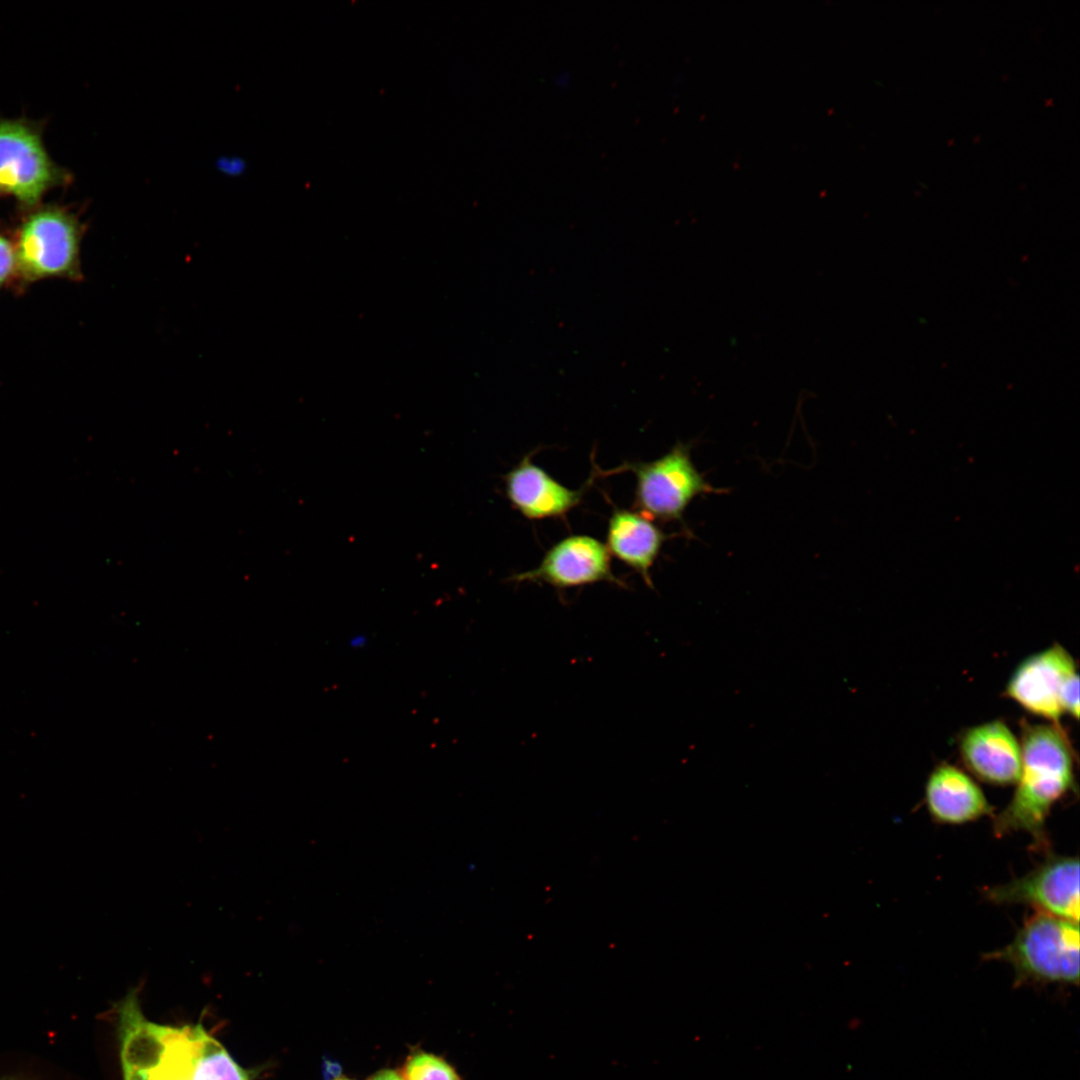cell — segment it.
<instances>
[{
	"instance_id": "cell-14",
	"label": "cell",
	"mask_w": 1080,
	"mask_h": 1080,
	"mask_svg": "<svg viewBox=\"0 0 1080 1080\" xmlns=\"http://www.w3.org/2000/svg\"><path fill=\"white\" fill-rule=\"evenodd\" d=\"M400 1071L405 1080H463L445 1058L420 1048L410 1050Z\"/></svg>"
},
{
	"instance_id": "cell-9",
	"label": "cell",
	"mask_w": 1080,
	"mask_h": 1080,
	"mask_svg": "<svg viewBox=\"0 0 1080 1080\" xmlns=\"http://www.w3.org/2000/svg\"><path fill=\"white\" fill-rule=\"evenodd\" d=\"M515 582L546 583L557 589L606 581L625 587L611 567L610 553L601 541L588 535H571L554 544L540 564L513 575Z\"/></svg>"
},
{
	"instance_id": "cell-3",
	"label": "cell",
	"mask_w": 1080,
	"mask_h": 1080,
	"mask_svg": "<svg viewBox=\"0 0 1080 1080\" xmlns=\"http://www.w3.org/2000/svg\"><path fill=\"white\" fill-rule=\"evenodd\" d=\"M1079 944L1078 923L1037 912L1008 945L985 957L1008 963L1016 985H1078Z\"/></svg>"
},
{
	"instance_id": "cell-8",
	"label": "cell",
	"mask_w": 1080,
	"mask_h": 1080,
	"mask_svg": "<svg viewBox=\"0 0 1080 1080\" xmlns=\"http://www.w3.org/2000/svg\"><path fill=\"white\" fill-rule=\"evenodd\" d=\"M61 178L35 130L20 121H0V192L34 205Z\"/></svg>"
},
{
	"instance_id": "cell-10",
	"label": "cell",
	"mask_w": 1080,
	"mask_h": 1080,
	"mask_svg": "<svg viewBox=\"0 0 1080 1080\" xmlns=\"http://www.w3.org/2000/svg\"><path fill=\"white\" fill-rule=\"evenodd\" d=\"M959 753L966 769L983 782L1008 786L1019 779L1020 741L1002 720L966 729L960 736Z\"/></svg>"
},
{
	"instance_id": "cell-16",
	"label": "cell",
	"mask_w": 1080,
	"mask_h": 1080,
	"mask_svg": "<svg viewBox=\"0 0 1080 1080\" xmlns=\"http://www.w3.org/2000/svg\"><path fill=\"white\" fill-rule=\"evenodd\" d=\"M367 1080H405L401 1071L392 1068H384L376 1071Z\"/></svg>"
},
{
	"instance_id": "cell-6",
	"label": "cell",
	"mask_w": 1080,
	"mask_h": 1080,
	"mask_svg": "<svg viewBox=\"0 0 1080 1080\" xmlns=\"http://www.w3.org/2000/svg\"><path fill=\"white\" fill-rule=\"evenodd\" d=\"M82 230L77 220L56 207L32 213L22 224L14 247L16 270L27 280L80 276Z\"/></svg>"
},
{
	"instance_id": "cell-2",
	"label": "cell",
	"mask_w": 1080,
	"mask_h": 1080,
	"mask_svg": "<svg viewBox=\"0 0 1080 1080\" xmlns=\"http://www.w3.org/2000/svg\"><path fill=\"white\" fill-rule=\"evenodd\" d=\"M1022 765L1015 792L994 817L997 837L1023 832L1035 846L1048 847L1046 821L1054 805L1076 787V754L1060 723L1021 722Z\"/></svg>"
},
{
	"instance_id": "cell-7",
	"label": "cell",
	"mask_w": 1080,
	"mask_h": 1080,
	"mask_svg": "<svg viewBox=\"0 0 1080 1080\" xmlns=\"http://www.w3.org/2000/svg\"><path fill=\"white\" fill-rule=\"evenodd\" d=\"M984 896L995 904L1030 905L1038 912L1078 923L1079 860L1049 856L1026 875L986 889Z\"/></svg>"
},
{
	"instance_id": "cell-12",
	"label": "cell",
	"mask_w": 1080,
	"mask_h": 1080,
	"mask_svg": "<svg viewBox=\"0 0 1080 1080\" xmlns=\"http://www.w3.org/2000/svg\"><path fill=\"white\" fill-rule=\"evenodd\" d=\"M924 800L929 815L940 824L962 825L992 814L980 786L962 769L939 763L929 774Z\"/></svg>"
},
{
	"instance_id": "cell-1",
	"label": "cell",
	"mask_w": 1080,
	"mask_h": 1080,
	"mask_svg": "<svg viewBox=\"0 0 1080 1080\" xmlns=\"http://www.w3.org/2000/svg\"><path fill=\"white\" fill-rule=\"evenodd\" d=\"M123 1080H250L202 1024L148 1020L133 988L117 1005Z\"/></svg>"
},
{
	"instance_id": "cell-17",
	"label": "cell",
	"mask_w": 1080,
	"mask_h": 1080,
	"mask_svg": "<svg viewBox=\"0 0 1080 1080\" xmlns=\"http://www.w3.org/2000/svg\"><path fill=\"white\" fill-rule=\"evenodd\" d=\"M332 1080H354V1079L348 1078L346 1076H337L336 1078H334Z\"/></svg>"
},
{
	"instance_id": "cell-11",
	"label": "cell",
	"mask_w": 1080,
	"mask_h": 1080,
	"mask_svg": "<svg viewBox=\"0 0 1080 1080\" xmlns=\"http://www.w3.org/2000/svg\"><path fill=\"white\" fill-rule=\"evenodd\" d=\"M505 494L514 509L530 520L565 516L584 489L572 490L551 477L526 455L504 476Z\"/></svg>"
},
{
	"instance_id": "cell-4",
	"label": "cell",
	"mask_w": 1080,
	"mask_h": 1080,
	"mask_svg": "<svg viewBox=\"0 0 1080 1080\" xmlns=\"http://www.w3.org/2000/svg\"><path fill=\"white\" fill-rule=\"evenodd\" d=\"M618 469L635 475L634 507L651 520L682 521L694 498L722 492L705 480L691 460L690 445L681 442L654 461L626 463Z\"/></svg>"
},
{
	"instance_id": "cell-5",
	"label": "cell",
	"mask_w": 1080,
	"mask_h": 1080,
	"mask_svg": "<svg viewBox=\"0 0 1080 1080\" xmlns=\"http://www.w3.org/2000/svg\"><path fill=\"white\" fill-rule=\"evenodd\" d=\"M1008 698L1027 712L1059 723L1063 714L1079 717V677L1071 654L1061 645L1025 658L1010 676Z\"/></svg>"
},
{
	"instance_id": "cell-13",
	"label": "cell",
	"mask_w": 1080,
	"mask_h": 1080,
	"mask_svg": "<svg viewBox=\"0 0 1080 1080\" xmlns=\"http://www.w3.org/2000/svg\"><path fill=\"white\" fill-rule=\"evenodd\" d=\"M667 536L639 512L615 509L608 521L606 547L610 554L635 570L653 587L650 570Z\"/></svg>"
},
{
	"instance_id": "cell-15",
	"label": "cell",
	"mask_w": 1080,
	"mask_h": 1080,
	"mask_svg": "<svg viewBox=\"0 0 1080 1080\" xmlns=\"http://www.w3.org/2000/svg\"><path fill=\"white\" fill-rule=\"evenodd\" d=\"M16 270L14 246L0 234V288Z\"/></svg>"
}]
</instances>
